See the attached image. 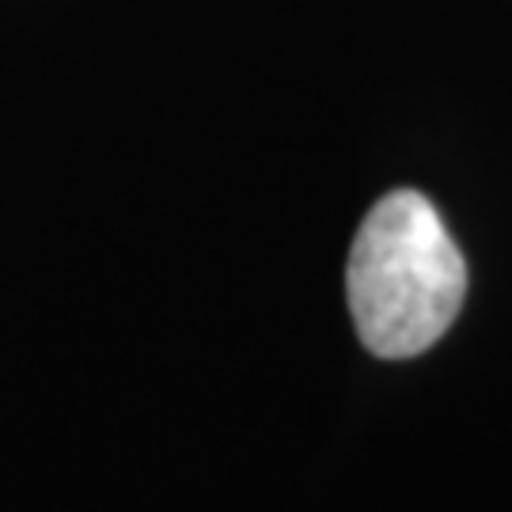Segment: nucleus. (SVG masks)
Masks as SVG:
<instances>
[{
	"instance_id": "nucleus-1",
	"label": "nucleus",
	"mask_w": 512,
	"mask_h": 512,
	"mask_svg": "<svg viewBox=\"0 0 512 512\" xmlns=\"http://www.w3.org/2000/svg\"><path fill=\"white\" fill-rule=\"evenodd\" d=\"M346 296L368 353L418 357L456 323L467 262L437 205L418 190H391L368 209L349 247Z\"/></svg>"
}]
</instances>
